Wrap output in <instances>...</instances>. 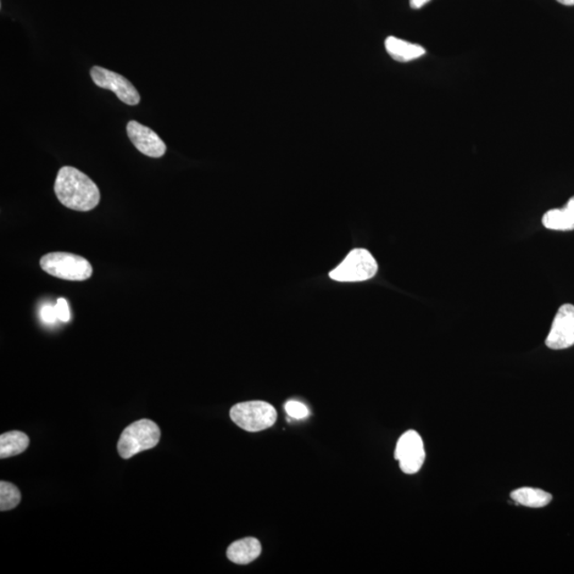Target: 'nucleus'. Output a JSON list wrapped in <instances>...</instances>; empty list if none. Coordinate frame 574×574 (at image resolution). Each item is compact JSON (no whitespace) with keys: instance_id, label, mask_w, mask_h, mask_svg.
Here are the masks:
<instances>
[{"instance_id":"nucleus-1","label":"nucleus","mask_w":574,"mask_h":574,"mask_svg":"<svg viewBox=\"0 0 574 574\" xmlns=\"http://www.w3.org/2000/svg\"><path fill=\"white\" fill-rule=\"evenodd\" d=\"M54 193L64 207L74 211H92L100 203L96 183L71 166H64L59 171L55 178Z\"/></svg>"},{"instance_id":"nucleus-2","label":"nucleus","mask_w":574,"mask_h":574,"mask_svg":"<svg viewBox=\"0 0 574 574\" xmlns=\"http://www.w3.org/2000/svg\"><path fill=\"white\" fill-rule=\"evenodd\" d=\"M40 265L48 275L62 280L86 281L93 275L90 262L74 254H47L42 256Z\"/></svg>"},{"instance_id":"nucleus-3","label":"nucleus","mask_w":574,"mask_h":574,"mask_svg":"<svg viewBox=\"0 0 574 574\" xmlns=\"http://www.w3.org/2000/svg\"><path fill=\"white\" fill-rule=\"evenodd\" d=\"M160 437L157 423L149 420H138L121 433L117 450L122 459L128 460L142 451L154 448L160 442Z\"/></svg>"},{"instance_id":"nucleus-4","label":"nucleus","mask_w":574,"mask_h":574,"mask_svg":"<svg viewBox=\"0 0 574 574\" xmlns=\"http://www.w3.org/2000/svg\"><path fill=\"white\" fill-rule=\"evenodd\" d=\"M379 266L367 249L351 250L341 264L330 272V278L337 282H363L377 275Z\"/></svg>"},{"instance_id":"nucleus-5","label":"nucleus","mask_w":574,"mask_h":574,"mask_svg":"<svg viewBox=\"0 0 574 574\" xmlns=\"http://www.w3.org/2000/svg\"><path fill=\"white\" fill-rule=\"evenodd\" d=\"M234 423L248 432H260L275 425L277 412L264 401H248L234 405L230 411Z\"/></svg>"},{"instance_id":"nucleus-6","label":"nucleus","mask_w":574,"mask_h":574,"mask_svg":"<svg viewBox=\"0 0 574 574\" xmlns=\"http://www.w3.org/2000/svg\"><path fill=\"white\" fill-rule=\"evenodd\" d=\"M395 459L406 475H415L426 460L425 445L416 431H408L401 437L395 451Z\"/></svg>"},{"instance_id":"nucleus-7","label":"nucleus","mask_w":574,"mask_h":574,"mask_svg":"<svg viewBox=\"0 0 574 574\" xmlns=\"http://www.w3.org/2000/svg\"><path fill=\"white\" fill-rule=\"evenodd\" d=\"M91 77L95 85L114 92L121 102L128 105H137L141 102V96L137 88L124 76L100 66H94L91 70Z\"/></svg>"},{"instance_id":"nucleus-8","label":"nucleus","mask_w":574,"mask_h":574,"mask_svg":"<svg viewBox=\"0 0 574 574\" xmlns=\"http://www.w3.org/2000/svg\"><path fill=\"white\" fill-rule=\"evenodd\" d=\"M547 347L562 350L572 347L574 345V305H562L555 315L551 330L545 339Z\"/></svg>"},{"instance_id":"nucleus-9","label":"nucleus","mask_w":574,"mask_h":574,"mask_svg":"<svg viewBox=\"0 0 574 574\" xmlns=\"http://www.w3.org/2000/svg\"><path fill=\"white\" fill-rule=\"evenodd\" d=\"M127 133L139 153L150 158H161L166 153V145L157 133L136 121L128 122Z\"/></svg>"},{"instance_id":"nucleus-10","label":"nucleus","mask_w":574,"mask_h":574,"mask_svg":"<svg viewBox=\"0 0 574 574\" xmlns=\"http://www.w3.org/2000/svg\"><path fill=\"white\" fill-rule=\"evenodd\" d=\"M261 552L259 540L248 537L233 543L227 550V556L234 564L247 565L258 559Z\"/></svg>"},{"instance_id":"nucleus-11","label":"nucleus","mask_w":574,"mask_h":574,"mask_svg":"<svg viewBox=\"0 0 574 574\" xmlns=\"http://www.w3.org/2000/svg\"><path fill=\"white\" fill-rule=\"evenodd\" d=\"M543 225L549 230H574V196L562 209H552L543 217Z\"/></svg>"},{"instance_id":"nucleus-12","label":"nucleus","mask_w":574,"mask_h":574,"mask_svg":"<svg viewBox=\"0 0 574 574\" xmlns=\"http://www.w3.org/2000/svg\"><path fill=\"white\" fill-rule=\"evenodd\" d=\"M386 49L394 60L403 63L411 62L426 54V49L418 44L406 42L395 37L387 38Z\"/></svg>"},{"instance_id":"nucleus-13","label":"nucleus","mask_w":574,"mask_h":574,"mask_svg":"<svg viewBox=\"0 0 574 574\" xmlns=\"http://www.w3.org/2000/svg\"><path fill=\"white\" fill-rule=\"evenodd\" d=\"M511 498L517 504L532 507V509H542V507L547 506L553 499L552 495L545 492V490L532 487L516 489L511 494Z\"/></svg>"},{"instance_id":"nucleus-14","label":"nucleus","mask_w":574,"mask_h":574,"mask_svg":"<svg viewBox=\"0 0 574 574\" xmlns=\"http://www.w3.org/2000/svg\"><path fill=\"white\" fill-rule=\"evenodd\" d=\"M29 445V437L23 432L12 431L2 434L0 437V458L23 453Z\"/></svg>"},{"instance_id":"nucleus-15","label":"nucleus","mask_w":574,"mask_h":574,"mask_svg":"<svg viewBox=\"0 0 574 574\" xmlns=\"http://www.w3.org/2000/svg\"><path fill=\"white\" fill-rule=\"evenodd\" d=\"M21 493L15 485L3 481L0 483V511L14 509L21 503Z\"/></svg>"},{"instance_id":"nucleus-16","label":"nucleus","mask_w":574,"mask_h":574,"mask_svg":"<svg viewBox=\"0 0 574 574\" xmlns=\"http://www.w3.org/2000/svg\"><path fill=\"white\" fill-rule=\"evenodd\" d=\"M284 408H286L287 415L294 418V420H304V418L310 415L309 409L306 408V405L296 400H289L288 403L284 405Z\"/></svg>"},{"instance_id":"nucleus-17","label":"nucleus","mask_w":574,"mask_h":574,"mask_svg":"<svg viewBox=\"0 0 574 574\" xmlns=\"http://www.w3.org/2000/svg\"><path fill=\"white\" fill-rule=\"evenodd\" d=\"M55 312H57L58 320L63 322H68L71 320V312L68 301L64 298H59L57 304L54 305Z\"/></svg>"},{"instance_id":"nucleus-18","label":"nucleus","mask_w":574,"mask_h":574,"mask_svg":"<svg viewBox=\"0 0 574 574\" xmlns=\"http://www.w3.org/2000/svg\"><path fill=\"white\" fill-rule=\"evenodd\" d=\"M41 317L44 322L54 323L58 320L57 312L54 306L46 305L41 310Z\"/></svg>"},{"instance_id":"nucleus-19","label":"nucleus","mask_w":574,"mask_h":574,"mask_svg":"<svg viewBox=\"0 0 574 574\" xmlns=\"http://www.w3.org/2000/svg\"><path fill=\"white\" fill-rule=\"evenodd\" d=\"M430 0H410L412 9H420L423 5L427 4Z\"/></svg>"},{"instance_id":"nucleus-20","label":"nucleus","mask_w":574,"mask_h":574,"mask_svg":"<svg viewBox=\"0 0 574 574\" xmlns=\"http://www.w3.org/2000/svg\"><path fill=\"white\" fill-rule=\"evenodd\" d=\"M556 2L564 5H574V0H556Z\"/></svg>"}]
</instances>
